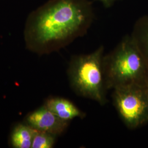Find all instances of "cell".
Masks as SVG:
<instances>
[{"mask_svg":"<svg viewBox=\"0 0 148 148\" xmlns=\"http://www.w3.org/2000/svg\"><path fill=\"white\" fill-rule=\"evenodd\" d=\"M56 136L41 131H36L33 138L32 148H53Z\"/></svg>","mask_w":148,"mask_h":148,"instance_id":"cell-9","label":"cell"},{"mask_svg":"<svg viewBox=\"0 0 148 148\" xmlns=\"http://www.w3.org/2000/svg\"><path fill=\"white\" fill-rule=\"evenodd\" d=\"M95 1L101 2L106 8H108L111 7V6L114 5V3L116 1L119 0H95Z\"/></svg>","mask_w":148,"mask_h":148,"instance_id":"cell-10","label":"cell"},{"mask_svg":"<svg viewBox=\"0 0 148 148\" xmlns=\"http://www.w3.org/2000/svg\"><path fill=\"white\" fill-rule=\"evenodd\" d=\"M95 18L89 0H49L28 16L27 40L42 52L57 50L85 36Z\"/></svg>","mask_w":148,"mask_h":148,"instance_id":"cell-1","label":"cell"},{"mask_svg":"<svg viewBox=\"0 0 148 148\" xmlns=\"http://www.w3.org/2000/svg\"><path fill=\"white\" fill-rule=\"evenodd\" d=\"M146 87H147V92H148V83H147V85L146 86Z\"/></svg>","mask_w":148,"mask_h":148,"instance_id":"cell-11","label":"cell"},{"mask_svg":"<svg viewBox=\"0 0 148 148\" xmlns=\"http://www.w3.org/2000/svg\"><path fill=\"white\" fill-rule=\"evenodd\" d=\"M45 106L64 121H69L75 118L83 119L86 114L71 101L62 98H52L46 101Z\"/></svg>","mask_w":148,"mask_h":148,"instance_id":"cell-6","label":"cell"},{"mask_svg":"<svg viewBox=\"0 0 148 148\" xmlns=\"http://www.w3.org/2000/svg\"><path fill=\"white\" fill-rule=\"evenodd\" d=\"M27 121L32 128L56 136L63 133L69 124V121L62 120L45 106L30 114Z\"/></svg>","mask_w":148,"mask_h":148,"instance_id":"cell-5","label":"cell"},{"mask_svg":"<svg viewBox=\"0 0 148 148\" xmlns=\"http://www.w3.org/2000/svg\"><path fill=\"white\" fill-rule=\"evenodd\" d=\"M36 131V129L30 126L19 125L16 126L11 136L13 147L15 148H32Z\"/></svg>","mask_w":148,"mask_h":148,"instance_id":"cell-7","label":"cell"},{"mask_svg":"<svg viewBox=\"0 0 148 148\" xmlns=\"http://www.w3.org/2000/svg\"><path fill=\"white\" fill-rule=\"evenodd\" d=\"M101 46L92 53L73 56L68 70L70 84L76 95L104 106L108 102Z\"/></svg>","mask_w":148,"mask_h":148,"instance_id":"cell-3","label":"cell"},{"mask_svg":"<svg viewBox=\"0 0 148 148\" xmlns=\"http://www.w3.org/2000/svg\"><path fill=\"white\" fill-rule=\"evenodd\" d=\"M106 90L131 85L146 86L148 63L131 35H126L103 57Z\"/></svg>","mask_w":148,"mask_h":148,"instance_id":"cell-2","label":"cell"},{"mask_svg":"<svg viewBox=\"0 0 148 148\" xmlns=\"http://www.w3.org/2000/svg\"><path fill=\"white\" fill-rule=\"evenodd\" d=\"M131 36L148 63V18L138 22Z\"/></svg>","mask_w":148,"mask_h":148,"instance_id":"cell-8","label":"cell"},{"mask_svg":"<svg viewBox=\"0 0 148 148\" xmlns=\"http://www.w3.org/2000/svg\"><path fill=\"white\" fill-rule=\"evenodd\" d=\"M113 104L126 127L134 130L148 122V94L146 86L131 85L116 88Z\"/></svg>","mask_w":148,"mask_h":148,"instance_id":"cell-4","label":"cell"}]
</instances>
